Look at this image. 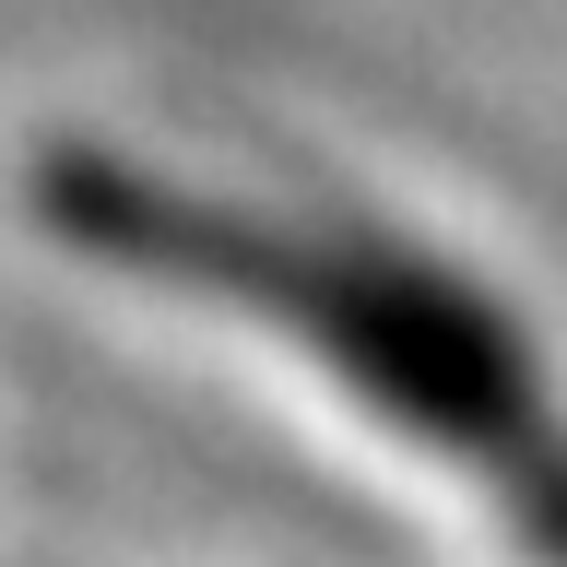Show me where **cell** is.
<instances>
[{
	"label": "cell",
	"instance_id": "obj_1",
	"mask_svg": "<svg viewBox=\"0 0 567 567\" xmlns=\"http://www.w3.org/2000/svg\"><path fill=\"white\" fill-rule=\"evenodd\" d=\"M48 213L83 248L131 260V272L202 284L213 308H248L272 331H296L367 414H390L402 437L473 461L496 485V508H508V532L544 567H567V450L544 437L532 379H520V354L496 343V319L461 308L450 284L402 272V260H367V248H296L272 225H248V213H213L189 189H142V177L83 166V154L48 166Z\"/></svg>",
	"mask_w": 567,
	"mask_h": 567
}]
</instances>
